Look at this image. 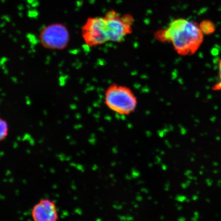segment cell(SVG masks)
Returning <instances> with one entry per match:
<instances>
[{"label":"cell","mask_w":221,"mask_h":221,"mask_svg":"<svg viewBox=\"0 0 221 221\" xmlns=\"http://www.w3.org/2000/svg\"><path fill=\"white\" fill-rule=\"evenodd\" d=\"M154 37L159 42L172 44L179 55L190 56L200 48L204 35L198 23L181 18L172 20L167 27L157 30Z\"/></svg>","instance_id":"obj_1"},{"label":"cell","mask_w":221,"mask_h":221,"mask_svg":"<svg viewBox=\"0 0 221 221\" xmlns=\"http://www.w3.org/2000/svg\"><path fill=\"white\" fill-rule=\"evenodd\" d=\"M104 103L112 111L119 115H129L136 111L138 99L130 88L114 83L105 91Z\"/></svg>","instance_id":"obj_2"},{"label":"cell","mask_w":221,"mask_h":221,"mask_svg":"<svg viewBox=\"0 0 221 221\" xmlns=\"http://www.w3.org/2000/svg\"><path fill=\"white\" fill-rule=\"evenodd\" d=\"M42 47L51 50H63L69 44L70 34L65 25L53 23L42 28L38 35Z\"/></svg>","instance_id":"obj_3"},{"label":"cell","mask_w":221,"mask_h":221,"mask_svg":"<svg viewBox=\"0 0 221 221\" xmlns=\"http://www.w3.org/2000/svg\"><path fill=\"white\" fill-rule=\"evenodd\" d=\"M109 42L121 43L132 32L134 18L131 14L121 16L114 10L106 12L104 16Z\"/></svg>","instance_id":"obj_4"},{"label":"cell","mask_w":221,"mask_h":221,"mask_svg":"<svg viewBox=\"0 0 221 221\" xmlns=\"http://www.w3.org/2000/svg\"><path fill=\"white\" fill-rule=\"evenodd\" d=\"M82 36L85 45L91 48L109 42L104 16L88 18L82 27Z\"/></svg>","instance_id":"obj_5"},{"label":"cell","mask_w":221,"mask_h":221,"mask_svg":"<svg viewBox=\"0 0 221 221\" xmlns=\"http://www.w3.org/2000/svg\"><path fill=\"white\" fill-rule=\"evenodd\" d=\"M31 216L33 221H58L59 219L55 202L48 198L42 199L35 204Z\"/></svg>","instance_id":"obj_6"},{"label":"cell","mask_w":221,"mask_h":221,"mask_svg":"<svg viewBox=\"0 0 221 221\" xmlns=\"http://www.w3.org/2000/svg\"><path fill=\"white\" fill-rule=\"evenodd\" d=\"M199 25L204 35H211L214 33L217 29L216 24L210 19H204Z\"/></svg>","instance_id":"obj_7"},{"label":"cell","mask_w":221,"mask_h":221,"mask_svg":"<svg viewBox=\"0 0 221 221\" xmlns=\"http://www.w3.org/2000/svg\"><path fill=\"white\" fill-rule=\"evenodd\" d=\"M9 127L7 121L0 117V142L4 141L9 135Z\"/></svg>","instance_id":"obj_8"},{"label":"cell","mask_w":221,"mask_h":221,"mask_svg":"<svg viewBox=\"0 0 221 221\" xmlns=\"http://www.w3.org/2000/svg\"><path fill=\"white\" fill-rule=\"evenodd\" d=\"M218 69L219 80L212 86V91H221V58L218 60Z\"/></svg>","instance_id":"obj_9"},{"label":"cell","mask_w":221,"mask_h":221,"mask_svg":"<svg viewBox=\"0 0 221 221\" xmlns=\"http://www.w3.org/2000/svg\"><path fill=\"white\" fill-rule=\"evenodd\" d=\"M206 182L207 183L208 186H211L213 183V181L211 179H207L206 180Z\"/></svg>","instance_id":"obj_10"},{"label":"cell","mask_w":221,"mask_h":221,"mask_svg":"<svg viewBox=\"0 0 221 221\" xmlns=\"http://www.w3.org/2000/svg\"><path fill=\"white\" fill-rule=\"evenodd\" d=\"M193 200H194L196 201L197 200H198V197L197 196H193Z\"/></svg>","instance_id":"obj_11"},{"label":"cell","mask_w":221,"mask_h":221,"mask_svg":"<svg viewBox=\"0 0 221 221\" xmlns=\"http://www.w3.org/2000/svg\"><path fill=\"white\" fill-rule=\"evenodd\" d=\"M218 186H220V187H221V180L218 181Z\"/></svg>","instance_id":"obj_12"},{"label":"cell","mask_w":221,"mask_h":221,"mask_svg":"<svg viewBox=\"0 0 221 221\" xmlns=\"http://www.w3.org/2000/svg\"><path fill=\"white\" fill-rule=\"evenodd\" d=\"M213 166H218V163L217 162H214L213 163Z\"/></svg>","instance_id":"obj_13"},{"label":"cell","mask_w":221,"mask_h":221,"mask_svg":"<svg viewBox=\"0 0 221 221\" xmlns=\"http://www.w3.org/2000/svg\"><path fill=\"white\" fill-rule=\"evenodd\" d=\"M218 172H219V171H218V170H214V171H213V172H214V174H217V173H218Z\"/></svg>","instance_id":"obj_14"},{"label":"cell","mask_w":221,"mask_h":221,"mask_svg":"<svg viewBox=\"0 0 221 221\" xmlns=\"http://www.w3.org/2000/svg\"><path fill=\"white\" fill-rule=\"evenodd\" d=\"M206 201L208 202H210V200H208V199H206Z\"/></svg>","instance_id":"obj_15"}]
</instances>
